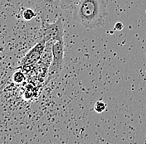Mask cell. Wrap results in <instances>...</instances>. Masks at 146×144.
Listing matches in <instances>:
<instances>
[{"label": "cell", "instance_id": "1", "mask_svg": "<svg viewBox=\"0 0 146 144\" xmlns=\"http://www.w3.org/2000/svg\"><path fill=\"white\" fill-rule=\"evenodd\" d=\"M108 0H80L73 10V19L87 30L101 27L108 15Z\"/></svg>", "mask_w": 146, "mask_h": 144}, {"label": "cell", "instance_id": "2", "mask_svg": "<svg viewBox=\"0 0 146 144\" xmlns=\"http://www.w3.org/2000/svg\"><path fill=\"white\" fill-rule=\"evenodd\" d=\"M52 52V63L47 71V79L46 81V84H48L51 81L57 78L62 71L64 65V39L54 41Z\"/></svg>", "mask_w": 146, "mask_h": 144}, {"label": "cell", "instance_id": "3", "mask_svg": "<svg viewBox=\"0 0 146 144\" xmlns=\"http://www.w3.org/2000/svg\"><path fill=\"white\" fill-rule=\"evenodd\" d=\"M49 40L46 37L42 36V39L34 46L25 56L23 58V60L20 62V66L21 67H29L38 62V61L41 60L42 55L44 53L46 49V42Z\"/></svg>", "mask_w": 146, "mask_h": 144}, {"label": "cell", "instance_id": "4", "mask_svg": "<svg viewBox=\"0 0 146 144\" xmlns=\"http://www.w3.org/2000/svg\"><path fill=\"white\" fill-rule=\"evenodd\" d=\"M43 36L49 41L63 40L64 26L62 17H59L52 23H46L43 27Z\"/></svg>", "mask_w": 146, "mask_h": 144}, {"label": "cell", "instance_id": "5", "mask_svg": "<svg viewBox=\"0 0 146 144\" xmlns=\"http://www.w3.org/2000/svg\"><path fill=\"white\" fill-rule=\"evenodd\" d=\"M39 6L45 9H56L61 8V0H36Z\"/></svg>", "mask_w": 146, "mask_h": 144}, {"label": "cell", "instance_id": "6", "mask_svg": "<svg viewBox=\"0 0 146 144\" xmlns=\"http://www.w3.org/2000/svg\"><path fill=\"white\" fill-rule=\"evenodd\" d=\"M80 0H61V9L68 10L75 8Z\"/></svg>", "mask_w": 146, "mask_h": 144}, {"label": "cell", "instance_id": "7", "mask_svg": "<svg viewBox=\"0 0 146 144\" xmlns=\"http://www.w3.org/2000/svg\"><path fill=\"white\" fill-rule=\"evenodd\" d=\"M22 16L25 21H31L32 19H33L36 17V13L33 9H26L23 10Z\"/></svg>", "mask_w": 146, "mask_h": 144}, {"label": "cell", "instance_id": "8", "mask_svg": "<svg viewBox=\"0 0 146 144\" xmlns=\"http://www.w3.org/2000/svg\"><path fill=\"white\" fill-rule=\"evenodd\" d=\"M106 104L103 102V101H97L96 104H95V106H94V109L96 112L97 113H102L106 110Z\"/></svg>", "mask_w": 146, "mask_h": 144}, {"label": "cell", "instance_id": "9", "mask_svg": "<svg viewBox=\"0 0 146 144\" xmlns=\"http://www.w3.org/2000/svg\"><path fill=\"white\" fill-rule=\"evenodd\" d=\"M13 80L16 83H20L25 80V76L21 71H17L16 73H14V75L13 76Z\"/></svg>", "mask_w": 146, "mask_h": 144}, {"label": "cell", "instance_id": "10", "mask_svg": "<svg viewBox=\"0 0 146 144\" xmlns=\"http://www.w3.org/2000/svg\"><path fill=\"white\" fill-rule=\"evenodd\" d=\"M123 27H124V25H123V23L120 22H117L115 23V28L117 31H121V30L123 29Z\"/></svg>", "mask_w": 146, "mask_h": 144}]
</instances>
